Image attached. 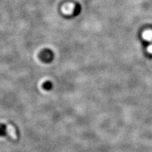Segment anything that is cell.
Instances as JSON below:
<instances>
[{
  "label": "cell",
  "instance_id": "1",
  "mask_svg": "<svg viewBox=\"0 0 152 152\" xmlns=\"http://www.w3.org/2000/svg\"><path fill=\"white\" fill-rule=\"evenodd\" d=\"M39 58L42 62L45 64H50L55 58L54 52L49 48L44 49L39 53Z\"/></svg>",
  "mask_w": 152,
  "mask_h": 152
},
{
  "label": "cell",
  "instance_id": "2",
  "mask_svg": "<svg viewBox=\"0 0 152 152\" xmlns=\"http://www.w3.org/2000/svg\"><path fill=\"white\" fill-rule=\"evenodd\" d=\"M82 11V7L79 3H76L75 6H74V8L73 10V12L72 13V15H70V18H74L75 17H77L79 14L81 13Z\"/></svg>",
  "mask_w": 152,
  "mask_h": 152
},
{
  "label": "cell",
  "instance_id": "3",
  "mask_svg": "<svg viewBox=\"0 0 152 152\" xmlns=\"http://www.w3.org/2000/svg\"><path fill=\"white\" fill-rule=\"evenodd\" d=\"M42 87H43V88L45 90H46V91H50V90H51L53 89V84L52 83V82L50 81V80H47V81L42 84Z\"/></svg>",
  "mask_w": 152,
  "mask_h": 152
}]
</instances>
